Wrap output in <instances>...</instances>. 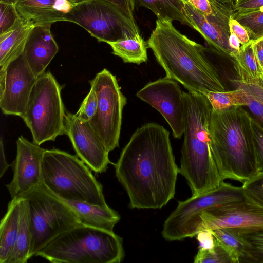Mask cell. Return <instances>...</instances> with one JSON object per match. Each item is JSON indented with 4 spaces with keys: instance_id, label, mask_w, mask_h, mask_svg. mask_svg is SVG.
Wrapping results in <instances>:
<instances>
[{
    "instance_id": "cell-42",
    "label": "cell",
    "mask_w": 263,
    "mask_h": 263,
    "mask_svg": "<svg viewBox=\"0 0 263 263\" xmlns=\"http://www.w3.org/2000/svg\"><path fill=\"white\" fill-rule=\"evenodd\" d=\"M11 166V165L9 164L7 161L5 150L4 143L2 138L1 139L0 141V177L2 178L8 167Z\"/></svg>"
},
{
    "instance_id": "cell-9",
    "label": "cell",
    "mask_w": 263,
    "mask_h": 263,
    "mask_svg": "<svg viewBox=\"0 0 263 263\" xmlns=\"http://www.w3.org/2000/svg\"><path fill=\"white\" fill-rule=\"evenodd\" d=\"M250 199L242 187L222 181L215 189L179 201L164 221L163 237L168 241L193 237L202 230L201 214L209 209L229 203Z\"/></svg>"
},
{
    "instance_id": "cell-33",
    "label": "cell",
    "mask_w": 263,
    "mask_h": 263,
    "mask_svg": "<svg viewBox=\"0 0 263 263\" xmlns=\"http://www.w3.org/2000/svg\"><path fill=\"white\" fill-rule=\"evenodd\" d=\"M242 187L250 199L263 206V172L245 181Z\"/></svg>"
},
{
    "instance_id": "cell-4",
    "label": "cell",
    "mask_w": 263,
    "mask_h": 263,
    "mask_svg": "<svg viewBox=\"0 0 263 263\" xmlns=\"http://www.w3.org/2000/svg\"><path fill=\"white\" fill-rule=\"evenodd\" d=\"M183 93L184 138L179 173L185 178L192 196H195L215 189L223 180L211 148L212 105L203 93L191 91Z\"/></svg>"
},
{
    "instance_id": "cell-25",
    "label": "cell",
    "mask_w": 263,
    "mask_h": 263,
    "mask_svg": "<svg viewBox=\"0 0 263 263\" xmlns=\"http://www.w3.org/2000/svg\"><path fill=\"white\" fill-rule=\"evenodd\" d=\"M19 198L21 201L18 232L14 247L6 263H26L30 259L32 229L28 205L25 198Z\"/></svg>"
},
{
    "instance_id": "cell-1",
    "label": "cell",
    "mask_w": 263,
    "mask_h": 263,
    "mask_svg": "<svg viewBox=\"0 0 263 263\" xmlns=\"http://www.w3.org/2000/svg\"><path fill=\"white\" fill-rule=\"evenodd\" d=\"M131 208L160 209L174 197L179 168L170 133L156 123L137 128L114 164Z\"/></svg>"
},
{
    "instance_id": "cell-37",
    "label": "cell",
    "mask_w": 263,
    "mask_h": 263,
    "mask_svg": "<svg viewBox=\"0 0 263 263\" xmlns=\"http://www.w3.org/2000/svg\"><path fill=\"white\" fill-rule=\"evenodd\" d=\"M263 8V0H235L232 9L234 12H247Z\"/></svg>"
},
{
    "instance_id": "cell-30",
    "label": "cell",
    "mask_w": 263,
    "mask_h": 263,
    "mask_svg": "<svg viewBox=\"0 0 263 263\" xmlns=\"http://www.w3.org/2000/svg\"><path fill=\"white\" fill-rule=\"evenodd\" d=\"M232 17L247 31L250 40L263 37V8L247 12H234Z\"/></svg>"
},
{
    "instance_id": "cell-18",
    "label": "cell",
    "mask_w": 263,
    "mask_h": 263,
    "mask_svg": "<svg viewBox=\"0 0 263 263\" xmlns=\"http://www.w3.org/2000/svg\"><path fill=\"white\" fill-rule=\"evenodd\" d=\"M74 5L68 0H18L15 5L23 20L34 27L65 21Z\"/></svg>"
},
{
    "instance_id": "cell-22",
    "label": "cell",
    "mask_w": 263,
    "mask_h": 263,
    "mask_svg": "<svg viewBox=\"0 0 263 263\" xmlns=\"http://www.w3.org/2000/svg\"><path fill=\"white\" fill-rule=\"evenodd\" d=\"M34 26L22 20L12 29L0 34V68L20 55Z\"/></svg>"
},
{
    "instance_id": "cell-27",
    "label": "cell",
    "mask_w": 263,
    "mask_h": 263,
    "mask_svg": "<svg viewBox=\"0 0 263 263\" xmlns=\"http://www.w3.org/2000/svg\"><path fill=\"white\" fill-rule=\"evenodd\" d=\"M232 229L246 245V262L263 263V227Z\"/></svg>"
},
{
    "instance_id": "cell-28",
    "label": "cell",
    "mask_w": 263,
    "mask_h": 263,
    "mask_svg": "<svg viewBox=\"0 0 263 263\" xmlns=\"http://www.w3.org/2000/svg\"><path fill=\"white\" fill-rule=\"evenodd\" d=\"M203 94L207 97L213 110L215 111L234 106H247L248 103L249 93L240 87L230 91H207Z\"/></svg>"
},
{
    "instance_id": "cell-6",
    "label": "cell",
    "mask_w": 263,
    "mask_h": 263,
    "mask_svg": "<svg viewBox=\"0 0 263 263\" xmlns=\"http://www.w3.org/2000/svg\"><path fill=\"white\" fill-rule=\"evenodd\" d=\"M41 184L61 199L108 206L102 185L77 155L56 148L45 149Z\"/></svg>"
},
{
    "instance_id": "cell-21",
    "label": "cell",
    "mask_w": 263,
    "mask_h": 263,
    "mask_svg": "<svg viewBox=\"0 0 263 263\" xmlns=\"http://www.w3.org/2000/svg\"><path fill=\"white\" fill-rule=\"evenodd\" d=\"M20 198L9 202L6 213L0 224V262L6 263L16 240L20 216Z\"/></svg>"
},
{
    "instance_id": "cell-34",
    "label": "cell",
    "mask_w": 263,
    "mask_h": 263,
    "mask_svg": "<svg viewBox=\"0 0 263 263\" xmlns=\"http://www.w3.org/2000/svg\"><path fill=\"white\" fill-rule=\"evenodd\" d=\"M98 106V99L95 89L91 88L85 97L76 116L82 121L89 122L95 116Z\"/></svg>"
},
{
    "instance_id": "cell-3",
    "label": "cell",
    "mask_w": 263,
    "mask_h": 263,
    "mask_svg": "<svg viewBox=\"0 0 263 263\" xmlns=\"http://www.w3.org/2000/svg\"><path fill=\"white\" fill-rule=\"evenodd\" d=\"M210 133L213 157L223 180L243 183L259 173L251 116L243 106L212 110Z\"/></svg>"
},
{
    "instance_id": "cell-29",
    "label": "cell",
    "mask_w": 263,
    "mask_h": 263,
    "mask_svg": "<svg viewBox=\"0 0 263 263\" xmlns=\"http://www.w3.org/2000/svg\"><path fill=\"white\" fill-rule=\"evenodd\" d=\"M216 240L232 255L237 263L246 262V245L231 228L210 230Z\"/></svg>"
},
{
    "instance_id": "cell-14",
    "label": "cell",
    "mask_w": 263,
    "mask_h": 263,
    "mask_svg": "<svg viewBox=\"0 0 263 263\" xmlns=\"http://www.w3.org/2000/svg\"><path fill=\"white\" fill-rule=\"evenodd\" d=\"M65 134L68 136L77 156L90 170L97 174L106 172L108 165L112 163L109 152L89 122L82 121L75 114L66 112Z\"/></svg>"
},
{
    "instance_id": "cell-41",
    "label": "cell",
    "mask_w": 263,
    "mask_h": 263,
    "mask_svg": "<svg viewBox=\"0 0 263 263\" xmlns=\"http://www.w3.org/2000/svg\"><path fill=\"white\" fill-rule=\"evenodd\" d=\"M253 47L257 62L263 72V37L253 41Z\"/></svg>"
},
{
    "instance_id": "cell-43",
    "label": "cell",
    "mask_w": 263,
    "mask_h": 263,
    "mask_svg": "<svg viewBox=\"0 0 263 263\" xmlns=\"http://www.w3.org/2000/svg\"><path fill=\"white\" fill-rule=\"evenodd\" d=\"M229 44L230 47L235 52H239L241 44L236 36L233 33H230L229 36Z\"/></svg>"
},
{
    "instance_id": "cell-16",
    "label": "cell",
    "mask_w": 263,
    "mask_h": 263,
    "mask_svg": "<svg viewBox=\"0 0 263 263\" xmlns=\"http://www.w3.org/2000/svg\"><path fill=\"white\" fill-rule=\"evenodd\" d=\"M202 230L221 228L263 227V206L251 199L212 208L200 215Z\"/></svg>"
},
{
    "instance_id": "cell-7",
    "label": "cell",
    "mask_w": 263,
    "mask_h": 263,
    "mask_svg": "<svg viewBox=\"0 0 263 263\" xmlns=\"http://www.w3.org/2000/svg\"><path fill=\"white\" fill-rule=\"evenodd\" d=\"M62 86L50 72L36 78L22 118L38 145L65 134L66 115L61 96Z\"/></svg>"
},
{
    "instance_id": "cell-44",
    "label": "cell",
    "mask_w": 263,
    "mask_h": 263,
    "mask_svg": "<svg viewBox=\"0 0 263 263\" xmlns=\"http://www.w3.org/2000/svg\"><path fill=\"white\" fill-rule=\"evenodd\" d=\"M217 1L233 7L235 0H217Z\"/></svg>"
},
{
    "instance_id": "cell-40",
    "label": "cell",
    "mask_w": 263,
    "mask_h": 263,
    "mask_svg": "<svg viewBox=\"0 0 263 263\" xmlns=\"http://www.w3.org/2000/svg\"><path fill=\"white\" fill-rule=\"evenodd\" d=\"M109 3L123 11L132 20L135 21L130 0H103Z\"/></svg>"
},
{
    "instance_id": "cell-24",
    "label": "cell",
    "mask_w": 263,
    "mask_h": 263,
    "mask_svg": "<svg viewBox=\"0 0 263 263\" xmlns=\"http://www.w3.org/2000/svg\"><path fill=\"white\" fill-rule=\"evenodd\" d=\"M130 2L133 11L140 7H144L152 11L158 20L178 21L190 26L183 0H130Z\"/></svg>"
},
{
    "instance_id": "cell-39",
    "label": "cell",
    "mask_w": 263,
    "mask_h": 263,
    "mask_svg": "<svg viewBox=\"0 0 263 263\" xmlns=\"http://www.w3.org/2000/svg\"><path fill=\"white\" fill-rule=\"evenodd\" d=\"M199 248L211 249L215 245V237L210 230H204L196 235Z\"/></svg>"
},
{
    "instance_id": "cell-26",
    "label": "cell",
    "mask_w": 263,
    "mask_h": 263,
    "mask_svg": "<svg viewBox=\"0 0 263 263\" xmlns=\"http://www.w3.org/2000/svg\"><path fill=\"white\" fill-rule=\"evenodd\" d=\"M114 55L124 62L140 64L147 60V42L140 35L114 42H109Z\"/></svg>"
},
{
    "instance_id": "cell-47",
    "label": "cell",
    "mask_w": 263,
    "mask_h": 263,
    "mask_svg": "<svg viewBox=\"0 0 263 263\" xmlns=\"http://www.w3.org/2000/svg\"><path fill=\"white\" fill-rule=\"evenodd\" d=\"M185 2L191 3V0H183Z\"/></svg>"
},
{
    "instance_id": "cell-12",
    "label": "cell",
    "mask_w": 263,
    "mask_h": 263,
    "mask_svg": "<svg viewBox=\"0 0 263 263\" xmlns=\"http://www.w3.org/2000/svg\"><path fill=\"white\" fill-rule=\"evenodd\" d=\"M36 80L23 52L0 68V108L4 114L23 118Z\"/></svg>"
},
{
    "instance_id": "cell-23",
    "label": "cell",
    "mask_w": 263,
    "mask_h": 263,
    "mask_svg": "<svg viewBox=\"0 0 263 263\" xmlns=\"http://www.w3.org/2000/svg\"><path fill=\"white\" fill-rule=\"evenodd\" d=\"M231 57V61L239 75L238 81L263 86V72L256 59L253 41L250 40L247 44L242 45L239 52Z\"/></svg>"
},
{
    "instance_id": "cell-45",
    "label": "cell",
    "mask_w": 263,
    "mask_h": 263,
    "mask_svg": "<svg viewBox=\"0 0 263 263\" xmlns=\"http://www.w3.org/2000/svg\"><path fill=\"white\" fill-rule=\"evenodd\" d=\"M18 0H0V2H4L15 5Z\"/></svg>"
},
{
    "instance_id": "cell-32",
    "label": "cell",
    "mask_w": 263,
    "mask_h": 263,
    "mask_svg": "<svg viewBox=\"0 0 263 263\" xmlns=\"http://www.w3.org/2000/svg\"><path fill=\"white\" fill-rule=\"evenodd\" d=\"M0 34L15 27L23 20L14 4L0 2Z\"/></svg>"
},
{
    "instance_id": "cell-17",
    "label": "cell",
    "mask_w": 263,
    "mask_h": 263,
    "mask_svg": "<svg viewBox=\"0 0 263 263\" xmlns=\"http://www.w3.org/2000/svg\"><path fill=\"white\" fill-rule=\"evenodd\" d=\"M50 27L51 25L33 27L24 49V57L36 78L45 72L59 50Z\"/></svg>"
},
{
    "instance_id": "cell-38",
    "label": "cell",
    "mask_w": 263,
    "mask_h": 263,
    "mask_svg": "<svg viewBox=\"0 0 263 263\" xmlns=\"http://www.w3.org/2000/svg\"><path fill=\"white\" fill-rule=\"evenodd\" d=\"M229 26L230 32L236 36L241 45L246 44L250 41L246 29L232 16L229 20Z\"/></svg>"
},
{
    "instance_id": "cell-36",
    "label": "cell",
    "mask_w": 263,
    "mask_h": 263,
    "mask_svg": "<svg viewBox=\"0 0 263 263\" xmlns=\"http://www.w3.org/2000/svg\"><path fill=\"white\" fill-rule=\"evenodd\" d=\"M246 107L251 112L252 117L263 127V101L249 93L248 103Z\"/></svg>"
},
{
    "instance_id": "cell-13",
    "label": "cell",
    "mask_w": 263,
    "mask_h": 263,
    "mask_svg": "<svg viewBox=\"0 0 263 263\" xmlns=\"http://www.w3.org/2000/svg\"><path fill=\"white\" fill-rule=\"evenodd\" d=\"M136 95L163 116L175 138H181L185 127L184 105L177 81L167 77L158 79L146 84Z\"/></svg>"
},
{
    "instance_id": "cell-20",
    "label": "cell",
    "mask_w": 263,
    "mask_h": 263,
    "mask_svg": "<svg viewBox=\"0 0 263 263\" xmlns=\"http://www.w3.org/2000/svg\"><path fill=\"white\" fill-rule=\"evenodd\" d=\"M63 200L84 225L113 231L115 226L120 219L117 212L109 206L104 208L83 202Z\"/></svg>"
},
{
    "instance_id": "cell-19",
    "label": "cell",
    "mask_w": 263,
    "mask_h": 263,
    "mask_svg": "<svg viewBox=\"0 0 263 263\" xmlns=\"http://www.w3.org/2000/svg\"><path fill=\"white\" fill-rule=\"evenodd\" d=\"M184 11L190 26L201 34L209 46L230 56L237 52L229 45V31L207 19L191 3L185 2Z\"/></svg>"
},
{
    "instance_id": "cell-10",
    "label": "cell",
    "mask_w": 263,
    "mask_h": 263,
    "mask_svg": "<svg viewBox=\"0 0 263 263\" xmlns=\"http://www.w3.org/2000/svg\"><path fill=\"white\" fill-rule=\"evenodd\" d=\"M64 20L80 26L99 42L108 43L140 35L135 21L103 0H84L75 4Z\"/></svg>"
},
{
    "instance_id": "cell-8",
    "label": "cell",
    "mask_w": 263,
    "mask_h": 263,
    "mask_svg": "<svg viewBox=\"0 0 263 263\" xmlns=\"http://www.w3.org/2000/svg\"><path fill=\"white\" fill-rule=\"evenodd\" d=\"M20 197L25 198L28 205L32 229L30 258L57 236L81 224L72 210L42 184Z\"/></svg>"
},
{
    "instance_id": "cell-2",
    "label": "cell",
    "mask_w": 263,
    "mask_h": 263,
    "mask_svg": "<svg viewBox=\"0 0 263 263\" xmlns=\"http://www.w3.org/2000/svg\"><path fill=\"white\" fill-rule=\"evenodd\" d=\"M147 42L166 77L188 91L228 90L222 73L204 54L203 46L181 34L172 22L157 19Z\"/></svg>"
},
{
    "instance_id": "cell-46",
    "label": "cell",
    "mask_w": 263,
    "mask_h": 263,
    "mask_svg": "<svg viewBox=\"0 0 263 263\" xmlns=\"http://www.w3.org/2000/svg\"><path fill=\"white\" fill-rule=\"evenodd\" d=\"M68 1H69L70 2H71V3L75 4H77L78 3H79V2L84 1V0H68Z\"/></svg>"
},
{
    "instance_id": "cell-15",
    "label": "cell",
    "mask_w": 263,
    "mask_h": 263,
    "mask_svg": "<svg viewBox=\"0 0 263 263\" xmlns=\"http://www.w3.org/2000/svg\"><path fill=\"white\" fill-rule=\"evenodd\" d=\"M16 156L11 164L12 181L6 185L11 199L18 198L41 184L45 149L21 136L16 141Z\"/></svg>"
},
{
    "instance_id": "cell-35",
    "label": "cell",
    "mask_w": 263,
    "mask_h": 263,
    "mask_svg": "<svg viewBox=\"0 0 263 263\" xmlns=\"http://www.w3.org/2000/svg\"><path fill=\"white\" fill-rule=\"evenodd\" d=\"M251 126L258 173L263 172V127L251 116Z\"/></svg>"
},
{
    "instance_id": "cell-11",
    "label": "cell",
    "mask_w": 263,
    "mask_h": 263,
    "mask_svg": "<svg viewBox=\"0 0 263 263\" xmlns=\"http://www.w3.org/2000/svg\"><path fill=\"white\" fill-rule=\"evenodd\" d=\"M97 93V111L89 122L109 153L119 146L122 111L127 99L115 76L107 69L99 72L90 81Z\"/></svg>"
},
{
    "instance_id": "cell-31",
    "label": "cell",
    "mask_w": 263,
    "mask_h": 263,
    "mask_svg": "<svg viewBox=\"0 0 263 263\" xmlns=\"http://www.w3.org/2000/svg\"><path fill=\"white\" fill-rule=\"evenodd\" d=\"M195 263H237L231 253L215 238L211 249L199 248L194 258Z\"/></svg>"
},
{
    "instance_id": "cell-5",
    "label": "cell",
    "mask_w": 263,
    "mask_h": 263,
    "mask_svg": "<svg viewBox=\"0 0 263 263\" xmlns=\"http://www.w3.org/2000/svg\"><path fill=\"white\" fill-rule=\"evenodd\" d=\"M35 256L53 263H120L122 238L109 231L80 224L59 235Z\"/></svg>"
}]
</instances>
